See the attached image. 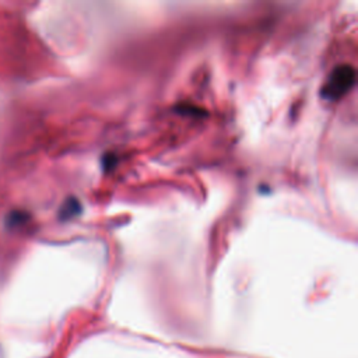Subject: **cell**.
<instances>
[{"label": "cell", "mask_w": 358, "mask_h": 358, "mask_svg": "<svg viewBox=\"0 0 358 358\" xmlns=\"http://www.w3.org/2000/svg\"><path fill=\"white\" fill-rule=\"evenodd\" d=\"M355 77L357 72L351 65L336 66L329 73L326 82L320 89L322 98L329 103H336L341 100L355 86Z\"/></svg>", "instance_id": "1"}, {"label": "cell", "mask_w": 358, "mask_h": 358, "mask_svg": "<svg viewBox=\"0 0 358 358\" xmlns=\"http://www.w3.org/2000/svg\"><path fill=\"white\" fill-rule=\"evenodd\" d=\"M82 213V203L76 197H69L65 200L59 210V218L62 221H69L75 217H77Z\"/></svg>", "instance_id": "2"}, {"label": "cell", "mask_w": 358, "mask_h": 358, "mask_svg": "<svg viewBox=\"0 0 358 358\" xmlns=\"http://www.w3.org/2000/svg\"><path fill=\"white\" fill-rule=\"evenodd\" d=\"M175 111L179 115H186V117H192V118H202L206 115L202 108H197V107L189 105V104H179L175 108Z\"/></svg>", "instance_id": "3"}, {"label": "cell", "mask_w": 358, "mask_h": 358, "mask_svg": "<svg viewBox=\"0 0 358 358\" xmlns=\"http://www.w3.org/2000/svg\"><path fill=\"white\" fill-rule=\"evenodd\" d=\"M30 216L26 211H12L8 217V225L9 227H19L29 221Z\"/></svg>", "instance_id": "4"}, {"label": "cell", "mask_w": 358, "mask_h": 358, "mask_svg": "<svg viewBox=\"0 0 358 358\" xmlns=\"http://www.w3.org/2000/svg\"><path fill=\"white\" fill-rule=\"evenodd\" d=\"M115 163H117V157L115 156L104 157V168L105 170H111L112 167H115Z\"/></svg>", "instance_id": "5"}]
</instances>
